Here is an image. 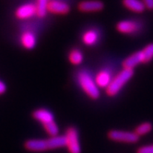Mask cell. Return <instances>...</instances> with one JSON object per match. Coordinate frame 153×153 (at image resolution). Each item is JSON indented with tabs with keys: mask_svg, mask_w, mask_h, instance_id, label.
<instances>
[{
	"mask_svg": "<svg viewBox=\"0 0 153 153\" xmlns=\"http://www.w3.org/2000/svg\"><path fill=\"white\" fill-rule=\"evenodd\" d=\"M64 147H65V137L59 135L48 139H29L24 143V148L31 152H43Z\"/></svg>",
	"mask_w": 153,
	"mask_h": 153,
	"instance_id": "obj_1",
	"label": "cell"
},
{
	"mask_svg": "<svg viewBox=\"0 0 153 153\" xmlns=\"http://www.w3.org/2000/svg\"><path fill=\"white\" fill-rule=\"evenodd\" d=\"M134 69L124 68L120 71L115 76H114L109 86L105 89L106 94L110 97H114L119 93V91L123 89V87L133 78Z\"/></svg>",
	"mask_w": 153,
	"mask_h": 153,
	"instance_id": "obj_2",
	"label": "cell"
},
{
	"mask_svg": "<svg viewBox=\"0 0 153 153\" xmlns=\"http://www.w3.org/2000/svg\"><path fill=\"white\" fill-rule=\"evenodd\" d=\"M78 81L84 92L92 100H98L100 98V89L97 86L92 76L87 71H80L78 75Z\"/></svg>",
	"mask_w": 153,
	"mask_h": 153,
	"instance_id": "obj_3",
	"label": "cell"
},
{
	"mask_svg": "<svg viewBox=\"0 0 153 153\" xmlns=\"http://www.w3.org/2000/svg\"><path fill=\"white\" fill-rule=\"evenodd\" d=\"M65 147L68 153H81L79 131L75 126H69L65 131Z\"/></svg>",
	"mask_w": 153,
	"mask_h": 153,
	"instance_id": "obj_4",
	"label": "cell"
},
{
	"mask_svg": "<svg viewBox=\"0 0 153 153\" xmlns=\"http://www.w3.org/2000/svg\"><path fill=\"white\" fill-rule=\"evenodd\" d=\"M107 137L110 140L115 142H122V143H129V144L137 143L140 138V137L135 133V131L134 132H129V131H122V130H115V129L109 131L107 133Z\"/></svg>",
	"mask_w": 153,
	"mask_h": 153,
	"instance_id": "obj_5",
	"label": "cell"
},
{
	"mask_svg": "<svg viewBox=\"0 0 153 153\" xmlns=\"http://www.w3.org/2000/svg\"><path fill=\"white\" fill-rule=\"evenodd\" d=\"M140 25L137 21L125 19L121 20L116 24V30L123 34H134L139 30Z\"/></svg>",
	"mask_w": 153,
	"mask_h": 153,
	"instance_id": "obj_6",
	"label": "cell"
},
{
	"mask_svg": "<svg viewBox=\"0 0 153 153\" xmlns=\"http://www.w3.org/2000/svg\"><path fill=\"white\" fill-rule=\"evenodd\" d=\"M104 8L103 2L100 0H83L78 4V9L81 12H98Z\"/></svg>",
	"mask_w": 153,
	"mask_h": 153,
	"instance_id": "obj_7",
	"label": "cell"
},
{
	"mask_svg": "<svg viewBox=\"0 0 153 153\" xmlns=\"http://www.w3.org/2000/svg\"><path fill=\"white\" fill-rule=\"evenodd\" d=\"M36 15V4L28 3L19 6L15 11V16L19 19H27Z\"/></svg>",
	"mask_w": 153,
	"mask_h": 153,
	"instance_id": "obj_8",
	"label": "cell"
},
{
	"mask_svg": "<svg viewBox=\"0 0 153 153\" xmlns=\"http://www.w3.org/2000/svg\"><path fill=\"white\" fill-rule=\"evenodd\" d=\"M48 12L53 14H59V15H67L70 12V7L68 4L58 1V0H52L48 2L47 5Z\"/></svg>",
	"mask_w": 153,
	"mask_h": 153,
	"instance_id": "obj_9",
	"label": "cell"
},
{
	"mask_svg": "<svg viewBox=\"0 0 153 153\" xmlns=\"http://www.w3.org/2000/svg\"><path fill=\"white\" fill-rule=\"evenodd\" d=\"M144 63V56L142 51L136 52L123 61V68L126 69H134L139 64Z\"/></svg>",
	"mask_w": 153,
	"mask_h": 153,
	"instance_id": "obj_10",
	"label": "cell"
},
{
	"mask_svg": "<svg viewBox=\"0 0 153 153\" xmlns=\"http://www.w3.org/2000/svg\"><path fill=\"white\" fill-rule=\"evenodd\" d=\"M32 117L35 120H37V121H39L40 123H42V125H45L49 122L53 121V113L45 108H40L33 111V113H32Z\"/></svg>",
	"mask_w": 153,
	"mask_h": 153,
	"instance_id": "obj_11",
	"label": "cell"
},
{
	"mask_svg": "<svg viewBox=\"0 0 153 153\" xmlns=\"http://www.w3.org/2000/svg\"><path fill=\"white\" fill-rule=\"evenodd\" d=\"M112 79L113 78H112L111 72L107 69H103V70H101L99 73H97L94 80L99 88L106 89L109 86V84H110V82L112 81Z\"/></svg>",
	"mask_w": 153,
	"mask_h": 153,
	"instance_id": "obj_12",
	"label": "cell"
},
{
	"mask_svg": "<svg viewBox=\"0 0 153 153\" xmlns=\"http://www.w3.org/2000/svg\"><path fill=\"white\" fill-rule=\"evenodd\" d=\"M37 39L36 36L33 32H31L30 30L24 31L22 34L20 36V42L22 46L27 49V50H32L35 46H36V43H37Z\"/></svg>",
	"mask_w": 153,
	"mask_h": 153,
	"instance_id": "obj_13",
	"label": "cell"
},
{
	"mask_svg": "<svg viewBox=\"0 0 153 153\" xmlns=\"http://www.w3.org/2000/svg\"><path fill=\"white\" fill-rule=\"evenodd\" d=\"M122 3L127 9L135 13H143L146 9L142 0H122Z\"/></svg>",
	"mask_w": 153,
	"mask_h": 153,
	"instance_id": "obj_14",
	"label": "cell"
},
{
	"mask_svg": "<svg viewBox=\"0 0 153 153\" xmlns=\"http://www.w3.org/2000/svg\"><path fill=\"white\" fill-rule=\"evenodd\" d=\"M99 39V34L95 30H89L85 31L82 35V42L85 45L92 46Z\"/></svg>",
	"mask_w": 153,
	"mask_h": 153,
	"instance_id": "obj_15",
	"label": "cell"
},
{
	"mask_svg": "<svg viewBox=\"0 0 153 153\" xmlns=\"http://www.w3.org/2000/svg\"><path fill=\"white\" fill-rule=\"evenodd\" d=\"M68 61L71 65H79L83 62V53L79 49H72L68 53Z\"/></svg>",
	"mask_w": 153,
	"mask_h": 153,
	"instance_id": "obj_16",
	"label": "cell"
},
{
	"mask_svg": "<svg viewBox=\"0 0 153 153\" xmlns=\"http://www.w3.org/2000/svg\"><path fill=\"white\" fill-rule=\"evenodd\" d=\"M48 0H37L36 3V15L39 18H43L45 17L48 9H47V5H48Z\"/></svg>",
	"mask_w": 153,
	"mask_h": 153,
	"instance_id": "obj_17",
	"label": "cell"
},
{
	"mask_svg": "<svg viewBox=\"0 0 153 153\" xmlns=\"http://www.w3.org/2000/svg\"><path fill=\"white\" fill-rule=\"evenodd\" d=\"M152 125L149 123V122H144L140 124L139 126H137L135 129V133L141 137V136H144V135H147L149 134V132H151L152 130Z\"/></svg>",
	"mask_w": 153,
	"mask_h": 153,
	"instance_id": "obj_18",
	"label": "cell"
},
{
	"mask_svg": "<svg viewBox=\"0 0 153 153\" xmlns=\"http://www.w3.org/2000/svg\"><path fill=\"white\" fill-rule=\"evenodd\" d=\"M43 126V128H45V132L50 136V137H56V136H58V133H59V127L58 126L56 125V123L54 121H52V122H49L45 125H42Z\"/></svg>",
	"mask_w": 153,
	"mask_h": 153,
	"instance_id": "obj_19",
	"label": "cell"
},
{
	"mask_svg": "<svg viewBox=\"0 0 153 153\" xmlns=\"http://www.w3.org/2000/svg\"><path fill=\"white\" fill-rule=\"evenodd\" d=\"M141 51L144 56V64L149 63L153 59V43H149Z\"/></svg>",
	"mask_w": 153,
	"mask_h": 153,
	"instance_id": "obj_20",
	"label": "cell"
},
{
	"mask_svg": "<svg viewBox=\"0 0 153 153\" xmlns=\"http://www.w3.org/2000/svg\"><path fill=\"white\" fill-rule=\"evenodd\" d=\"M137 153H153V144L138 148L137 149Z\"/></svg>",
	"mask_w": 153,
	"mask_h": 153,
	"instance_id": "obj_21",
	"label": "cell"
},
{
	"mask_svg": "<svg viewBox=\"0 0 153 153\" xmlns=\"http://www.w3.org/2000/svg\"><path fill=\"white\" fill-rule=\"evenodd\" d=\"M142 2L144 3L146 8L152 10L153 9V0H142Z\"/></svg>",
	"mask_w": 153,
	"mask_h": 153,
	"instance_id": "obj_22",
	"label": "cell"
},
{
	"mask_svg": "<svg viewBox=\"0 0 153 153\" xmlns=\"http://www.w3.org/2000/svg\"><path fill=\"white\" fill-rule=\"evenodd\" d=\"M6 91H7V86H6V84L3 81L0 80V95L4 94L6 92Z\"/></svg>",
	"mask_w": 153,
	"mask_h": 153,
	"instance_id": "obj_23",
	"label": "cell"
}]
</instances>
